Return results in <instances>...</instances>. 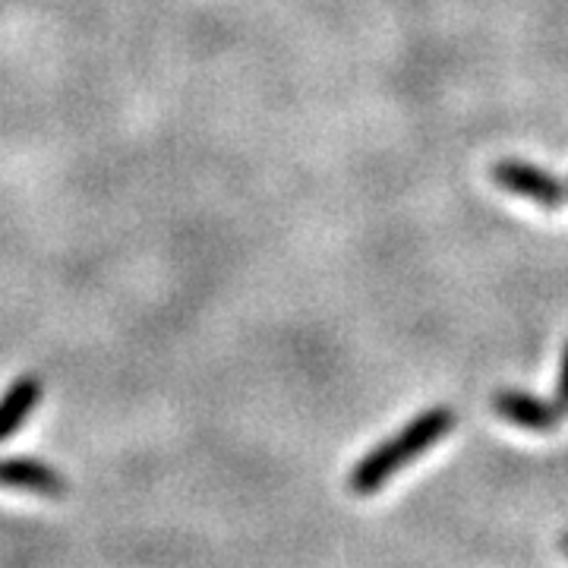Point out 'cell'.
Returning <instances> with one entry per match:
<instances>
[{
  "mask_svg": "<svg viewBox=\"0 0 568 568\" xmlns=\"http://www.w3.org/2000/svg\"><path fill=\"white\" fill-rule=\"evenodd\" d=\"M452 429H455V410L452 407L436 405L424 410V414H417L392 439H386L383 446L369 448L364 458L351 467L347 489L354 496H373V493H379L402 467L414 465L424 452H429L436 443H443Z\"/></svg>",
  "mask_w": 568,
  "mask_h": 568,
  "instance_id": "cell-1",
  "label": "cell"
},
{
  "mask_svg": "<svg viewBox=\"0 0 568 568\" xmlns=\"http://www.w3.org/2000/svg\"><path fill=\"white\" fill-rule=\"evenodd\" d=\"M489 178L496 186H503L508 193L530 200L547 212H559L568 200V186L552 178L547 168L534 162H521V159H503L489 168Z\"/></svg>",
  "mask_w": 568,
  "mask_h": 568,
  "instance_id": "cell-2",
  "label": "cell"
},
{
  "mask_svg": "<svg viewBox=\"0 0 568 568\" xmlns=\"http://www.w3.org/2000/svg\"><path fill=\"white\" fill-rule=\"evenodd\" d=\"M493 410L503 420L521 426L528 433H556L562 417H566V410L556 402H544V398L521 392V388H499L493 395Z\"/></svg>",
  "mask_w": 568,
  "mask_h": 568,
  "instance_id": "cell-3",
  "label": "cell"
},
{
  "mask_svg": "<svg viewBox=\"0 0 568 568\" xmlns=\"http://www.w3.org/2000/svg\"><path fill=\"white\" fill-rule=\"evenodd\" d=\"M0 489H13V493H32L44 499H61L67 496V477L58 467L36 462V458H0Z\"/></svg>",
  "mask_w": 568,
  "mask_h": 568,
  "instance_id": "cell-4",
  "label": "cell"
},
{
  "mask_svg": "<svg viewBox=\"0 0 568 568\" xmlns=\"http://www.w3.org/2000/svg\"><path fill=\"white\" fill-rule=\"evenodd\" d=\"M41 395H44V383H41L36 373H26L20 376L13 386L0 395V443L13 439L20 433V426L36 414V407L41 405Z\"/></svg>",
  "mask_w": 568,
  "mask_h": 568,
  "instance_id": "cell-5",
  "label": "cell"
},
{
  "mask_svg": "<svg viewBox=\"0 0 568 568\" xmlns=\"http://www.w3.org/2000/svg\"><path fill=\"white\" fill-rule=\"evenodd\" d=\"M556 405L568 414V345L562 351V369H559V383H556Z\"/></svg>",
  "mask_w": 568,
  "mask_h": 568,
  "instance_id": "cell-6",
  "label": "cell"
},
{
  "mask_svg": "<svg viewBox=\"0 0 568 568\" xmlns=\"http://www.w3.org/2000/svg\"><path fill=\"white\" fill-rule=\"evenodd\" d=\"M559 547H562V552H566V556H568V530H566V534H562V540H559Z\"/></svg>",
  "mask_w": 568,
  "mask_h": 568,
  "instance_id": "cell-7",
  "label": "cell"
},
{
  "mask_svg": "<svg viewBox=\"0 0 568 568\" xmlns=\"http://www.w3.org/2000/svg\"><path fill=\"white\" fill-rule=\"evenodd\" d=\"M566 186H568V183H566Z\"/></svg>",
  "mask_w": 568,
  "mask_h": 568,
  "instance_id": "cell-8",
  "label": "cell"
}]
</instances>
